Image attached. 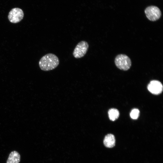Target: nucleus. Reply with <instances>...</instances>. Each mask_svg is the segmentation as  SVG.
<instances>
[{
    "label": "nucleus",
    "instance_id": "f257e3e1",
    "mask_svg": "<svg viewBox=\"0 0 163 163\" xmlns=\"http://www.w3.org/2000/svg\"><path fill=\"white\" fill-rule=\"evenodd\" d=\"M59 59L55 54L49 53L42 56L39 62L40 69L44 71H47L53 70L59 65Z\"/></svg>",
    "mask_w": 163,
    "mask_h": 163
},
{
    "label": "nucleus",
    "instance_id": "f03ea898",
    "mask_svg": "<svg viewBox=\"0 0 163 163\" xmlns=\"http://www.w3.org/2000/svg\"><path fill=\"white\" fill-rule=\"evenodd\" d=\"M114 62L117 68L124 71L129 69L132 64L130 58L127 56L123 54L117 55L115 59Z\"/></svg>",
    "mask_w": 163,
    "mask_h": 163
},
{
    "label": "nucleus",
    "instance_id": "7ed1b4c3",
    "mask_svg": "<svg viewBox=\"0 0 163 163\" xmlns=\"http://www.w3.org/2000/svg\"><path fill=\"white\" fill-rule=\"evenodd\" d=\"M89 44L85 41L82 40L76 45L72 53L73 56L79 59L84 57L86 53L89 48Z\"/></svg>",
    "mask_w": 163,
    "mask_h": 163
},
{
    "label": "nucleus",
    "instance_id": "20e7f679",
    "mask_svg": "<svg viewBox=\"0 0 163 163\" xmlns=\"http://www.w3.org/2000/svg\"><path fill=\"white\" fill-rule=\"evenodd\" d=\"M145 12L148 19L151 21H155L161 17V12L157 7L151 6L147 7L145 10Z\"/></svg>",
    "mask_w": 163,
    "mask_h": 163
},
{
    "label": "nucleus",
    "instance_id": "39448f33",
    "mask_svg": "<svg viewBox=\"0 0 163 163\" xmlns=\"http://www.w3.org/2000/svg\"><path fill=\"white\" fill-rule=\"evenodd\" d=\"M24 16V12L22 9L19 8H14L10 11L8 18L11 23H17L21 21Z\"/></svg>",
    "mask_w": 163,
    "mask_h": 163
},
{
    "label": "nucleus",
    "instance_id": "423d86ee",
    "mask_svg": "<svg viewBox=\"0 0 163 163\" xmlns=\"http://www.w3.org/2000/svg\"><path fill=\"white\" fill-rule=\"evenodd\" d=\"M163 85L159 81L156 80L151 81L147 86L149 91L155 95L161 94L163 91Z\"/></svg>",
    "mask_w": 163,
    "mask_h": 163
},
{
    "label": "nucleus",
    "instance_id": "0eeeda50",
    "mask_svg": "<svg viewBox=\"0 0 163 163\" xmlns=\"http://www.w3.org/2000/svg\"><path fill=\"white\" fill-rule=\"evenodd\" d=\"M115 141L114 135L112 134H108L105 136L103 140V143L106 147L112 148L115 145Z\"/></svg>",
    "mask_w": 163,
    "mask_h": 163
},
{
    "label": "nucleus",
    "instance_id": "6e6552de",
    "mask_svg": "<svg viewBox=\"0 0 163 163\" xmlns=\"http://www.w3.org/2000/svg\"><path fill=\"white\" fill-rule=\"evenodd\" d=\"M21 156L16 151H12L9 154L6 163H19L20 161Z\"/></svg>",
    "mask_w": 163,
    "mask_h": 163
},
{
    "label": "nucleus",
    "instance_id": "1a4fd4ad",
    "mask_svg": "<svg viewBox=\"0 0 163 163\" xmlns=\"http://www.w3.org/2000/svg\"><path fill=\"white\" fill-rule=\"evenodd\" d=\"M108 114L110 119L112 121H114L118 118L119 112L117 109L111 108L109 110Z\"/></svg>",
    "mask_w": 163,
    "mask_h": 163
},
{
    "label": "nucleus",
    "instance_id": "9d476101",
    "mask_svg": "<svg viewBox=\"0 0 163 163\" xmlns=\"http://www.w3.org/2000/svg\"><path fill=\"white\" fill-rule=\"evenodd\" d=\"M139 110L136 108L133 109L130 113V116L133 119H136L139 117Z\"/></svg>",
    "mask_w": 163,
    "mask_h": 163
}]
</instances>
